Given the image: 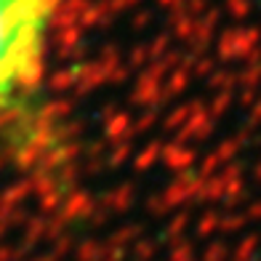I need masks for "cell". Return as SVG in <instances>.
<instances>
[{
    "instance_id": "obj_1",
    "label": "cell",
    "mask_w": 261,
    "mask_h": 261,
    "mask_svg": "<svg viewBox=\"0 0 261 261\" xmlns=\"http://www.w3.org/2000/svg\"><path fill=\"white\" fill-rule=\"evenodd\" d=\"M59 0H0V123L19 110L43 75Z\"/></svg>"
}]
</instances>
